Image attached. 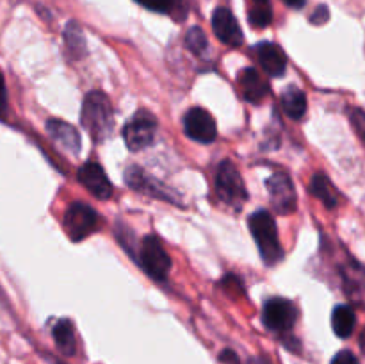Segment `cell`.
Here are the masks:
<instances>
[{"instance_id": "6da1fadb", "label": "cell", "mask_w": 365, "mask_h": 364, "mask_svg": "<svg viewBox=\"0 0 365 364\" xmlns=\"http://www.w3.org/2000/svg\"><path fill=\"white\" fill-rule=\"evenodd\" d=\"M81 123L95 143L106 141L113 132L114 114L109 98L100 91L88 93L82 102Z\"/></svg>"}, {"instance_id": "7a4b0ae2", "label": "cell", "mask_w": 365, "mask_h": 364, "mask_svg": "<svg viewBox=\"0 0 365 364\" xmlns=\"http://www.w3.org/2000/svg\"><path fill=\"white\" fill-rule=\"evenodd\" d=\"M248 223L264 263L269 264V266L280 263L284 259V248H282L280 239H278L277 223H274L273 216L267 211L260 209L250 216Z\"/></svg>"}, {"instance_id": "3957f363", "label": "cell", "mask_w": 365, "mask_h": 364, "mask_svg": "<svg viewBox=\"0 0 365 364\" xmlns=\"http://www.w3.org/2000/svg\"><path fill=\"white\" fill-rule=\"evenodd\" d=\"M216 193L227 206L242 207L248 198L245 181L232 161H223L216 171Z\"/></svg>"}, {"instance_id": "277c9868", "label": "cell", "mask_w": 365, "mask_h": 364, "mask_svg": "<svg viewBox=\"0 0 365 364\" xmlns=\"http://www.w3.org/2000/svg\"><path fill=\"white\" fill-rule=\"evenodd\" d=\"M100 218L91 206L84 202H73L68 206L64 213L63 225L66 234L70 236L71 241H82L93 232L98 231Z\"/></svg>"}, {"instance_id": "5b68a950", "label": "cell", "mask_w": 365, "mask_h": 364, "mask_svg": "<svg viewBox=\"0 0 365 364\" xmlns=\"http://www.w3.org/2000/svg\"><path fill=\"white\" fill-rule=\"evenodd\" d=\"M139 264L155 280H166L171 270V259L157 236H146L139 246Z\"/></svg>"}, {"instance_id": "8992f818", "label": "cell", "mask_w": 365, "mask_h": 364, "mask_svg": "<svg viewBox=\"0 0 365 364\" xmlns=\"http://www.w3.org/2000/svg\"><path fill=\"white\" fill-rule=\"evenodd\" d=\"M157 132V120L148 111H138L123 127V139L128 150L138 152L153 143Z\"/></svg>"}, {"instance_id": "52a82bcc", "label": "cell", "mask_w": 365, "mask_h": 364, "mask_svg": "<svg viewBox=\"0 0 365 364\" xmlns=\"http://www.w3.org/2000/svg\"><path fill=\"white\" fill-rule=\"evenodd\" d=\"M296 318H298V310L294 303L285 298H271L264 305V325L273 332L291 330L296 323Z\"/></svg>"}, {"instance_id": "ba28073f", "label": "cell", "mask_w": 365, "mask_h": 364, "mask_svg": "<svg viewBox=\"0 0 365 364\" xmlns=\"http://www.w3.org/2000/svg\"><path fill=\"white\" fill-rule=\"evenodd\" d=\"M266 188L269 191L273 209L280 214H291L296 211L298 198H296L294 186L287 173H273L266 182Z\"/></svg>"}, {"instance_id": "9c48e42d", "label": "cell", "mask_w": 365, "mask_h": 364, "mask_svg": "<svg viewBox=\"0 0 365 364\" xmlns=\"http://www.w3.org/2000/svg\"><path fill=\"white\" fill-rule=\"evenodd\" d=\"M184 131L198 143H212L217 136L216 121L202 107H192L184 116Z\"/></svg>"}, {"instance_id": "30bf717a", "label": "cell", "mask_w": 365, "mask_h": 364, "mask_svg": "<svg viewBox=\"0 0 365 364\" xmlns=\"http://www.w3.org/2000/svg\"><path fill=\"white\" fill-rule=\"evenodd\" d=\"M77 178L96 198L107 200L113 196V184L109 182L106 171L102 170V166L98 163L88 161V163L82 164L77 171Z\"/></svg>"}, {"instance_id": "8fae6325", "label": "cell", "mask_w": 365, "mask_h": 364, "mask_svg": "<svg viewBox=\"0 0 365 364\" xmlns=\"http://www.w3.org/2000/svg\"><path fill=\"white\" fill-rule=\"evenodd\" d=\"M125 181H127V184L130 186L132 189H135V191L145 193V195L153 196V198L168 200V202H173V203H178V206H180V202L175 198L177 195H173V193H171V189L164 188L159 181H155V178L150 177L148 173H145L141 168H138V166L128 168V170L125 171Z\"/></svg>"}, {"instance_id": "7c38bea8", "label": "cell", "mask_w": 365, "mask_h": 364, "mask_svg": "<svg viewBox=\"0 0 365 364\" xmlns=\"http://www.w3.org/2000/svg\"><path fill=\"white\" fill-rule=\"evenodd\" d=\"M210 24H212L214 34L220 39L221 43L228 46H241L242 45V31L239 27L237 18L232 14L230 9L227 7H217L212 13L210 18Z\"/></svg>"}, {"instance_id": "4fadbf2b", "label": "cell", "mask_w": 365, "mask_h": 364, "mask_svg": "<svg viewBox=\"0 0 365 364\" xmlns=\"http://www.w3.org/2000/svg\"><path fill=\"white\" fill-rule=\"evenodd\" d=\"M257 61L271 77H282L287 70V56L277 43H259L253 49Z\"/></svg>"}, {"instance_id": "5bb4252c", "label": "cell", "mask_w": 365, "mask_h": 364, "mask_svg": "<svg viewBox=\"0 0 365 364\" xmlns=\"http://www.w3.org/2000/svg\"><path fill=\"white\" fill-rule=\"evenodd\" d=\"M46 132H48L50 138H52L61 148L66 150L68 153L77 156V153L81 152V134H78V131L73 125L66 123V121L63 120H48L46 121Z\"/></svg>"}, {"instance_id": "9a60e30c", "label": "cell", "mask_w": 365, "mask_h": 364, "mask_svg": "<svg viewBox=\"0 0 365 364\" xmlns=\"http://www.w3.org/2000/svg\"><path fill=\"white\" fill-rule=\"evenodd\" d=\"M237 86L241 89L242 96L252 103H260L269 93V86L267 82L260 77L259 71L255 68L248 66L245 70L239 71L237 75Z\"/></svg>"}, {"instance_id": "2e32d148", "label": "cell", "mask_w": 365, "mask_h": 364, "mask_svg": "<svg viewBox=\"0 0 365 364\" xmlns=\"http://www.w3.org/2000/svg\"><path fill=\"white\" fill-rule=\"evenodd\" d=\"M53 341H56L57 348L64 355H73L77 350V338H75V328L70 320H59L53 325Z\"/></svg>"}, {"instance_id": "e0dca14e", "label": "cell", "mask_w": 365, "mask_h": 364, "mask_svg": "<svg viewBox=\"0 0 365 364\" xmlns=\"http://www.w3.org/2000/svg\"><path fill=\"white\" fill-rule=\"evenodd\" d=\"M282 107H284L285 114H287L289 118H292V120H299L307 111L305 93H303L299 88H294V86L287 88L284 93H282Z\"/></svg>"}, {"instance_id": "ac0fdd59", "label": "cell", "mask_w": 365, "mask_h": 364, "mask_svg": "<svg viewBox=\"0 0 365 364\" xmlns=\"http://www.w3.org/2000/svg\"><path fill=\"white\" fill-rule=\"evenodd\" d=\"M356 325V316L349 305H337L331 314V327L339 338L346 339L353 334Z\"/></svg>"}, {"instance_id": "d6986e66", "label": "cell", "mask_w": 365, "mask_h": 364, "mask_svg": "<svg viewBox=\"0 0 365 364\" xmlns=\"http://www.w3.org/2000/svg\"><path fill=\"white\" fill-rule=\"evenodd\" d=\"M310 193H312L316 198H319L321 202H323L324 207H328V209H335L339 203L337 200V195H335L334 188H331L330 181H328L327 175L323 173H316L312 177V181H310V186H309Z\"/></svg>"}, {"instance_id": "ffe728a7", "label": "cell", "mask_w": 365, "mask_h": 364, "mask_svg": "<svg viewBox=\"0 0 365 364\" xmlns=\"http://www.w3.org/2000/svg\"><path fill=\"white\" fill-rule=\"evenodd\" d=\"M248 21L255 29H266L273 21L269 0H248Z\"/></svg>"}, {"instance_id": "44dd1931", "label": "cell", "mask_w": 365, "mask_h": 364, "mask_svg": "<svg viewBox=\"0 0 365 364\" xmlns=\"http://www.w3.org/2000/svg\"><path fill=\"white\" fill-rule=\"evenodd\" d=\"M346 289L353 300L365 303V270L360 266H353L346 271Z\"/></svg>"}, {"instance_id": "7402d4cb", "label": "cell", "mask_w": 365, "mask_h": 364, "mask_svg": "<svg viewBox=\"0 0 365 364\" xmlns=\"http://www.w3.org/2000/svg\"><path fill=\"white\" fill-rule=\"evenodd\" d=\"M64 41H66L68 50H70L73 56H82L84 54V34H82L81 27H78L75 21H70L64 29Z\"/></svg>"}, {"instance_id": "603a6c76", "label": "cell", "mask_w": 365, "mask_h": 364, "mask_svg": "<svg viewBox=\"0 0 365 364\" xmlns=\"http://www.w3.org/2000/svg\"><path fill=\"white\" fill-rule=\"evenodd\" d=\"M185 46L191 50L195 56H203L209 49V39H207V34L203 32V29L200 27H191L185 34Z\"/></svg>"}, {"instance_id": "cb8c5ba5", "label": "cell", "mask_w": 365, "mask_h": 364, "mask_svg": "<svg viewBox=\"0 0 365 364\" xmlns=\"http://www.w3.org/2000/svg\"><path fill=\"white\" fill-rule=\"evenodd\" d=\"M135 2L153 13L171 14L177 9H182V0H135Z\"/></svg>"}, {"instance_id": "d4e9b609", "label": "cell", "mask_w": 365, "mask_h": 364, "mask_svg": "<svg viewBox=\"0 0 365 364\" xmlns=\"http://www.w3.org/2000/svg\"><path fill=\"white\" fill-rule=\"evenodd\" d=\"M351 121H353V127L356 128V132H359L360 138H362L365 143V113L364 111L353 109L351 111Z\"/></svg>"}, {"instance_id": "484cf974", "label": "cell", "mask_w": 365, "mask_h": 364, "mask_svg": "<svg viewBox=\"0 0 365 364\" xmlns=\"http://www.w3.org/2000/svg\"><path fill=\"white\" fill-rule=\"evenodd\" d=\"M331 364H360L359 359L355 357V353L349 352V350H342L337 355L331 359Z\"/></svg>"}, {"instance_id": "4316f807", "label": "cell", "mask_w": 365, "mask_h": 364, "mask_svg": "<svg viewBox=\"0 0 365 364\" xmlns=\"http://www.w3.org/2000/svg\"><path fill=\"white\" fill-rule=\"evenodd\" d=\"M328 16H330V13H328V7L319 6L316 11H314L312 16H310V21H312L314 25H323L324 21L328 20Z\"/></svg>"}, {"instance_id": "83f0119b", "label": "cell", "mask_w": 365, "mask_h": 364, "mask_svg": "<svg viewBox=\"0 0 365 364\" xmlns=\"http://www.w3.org/2000/svg\"><path fill=\"white\" fill-rule=\"evenodd\" d=\"M220 360L223 364H241V360H239L237 353H235L234 350H223V352L220 353Z\"/></svg>"}, {"instance_id": "f1b7e54d", "label": "cell", "mask_w": 365, "mask_h": 364, "mask_svg": "<svg viewBox=\"0 0 365 364\" xmlns=\"http://www.w3.org/2000/svg\"><path fill=\"white\" fill-rule=\"evenodd\" d=\"M7 107V91H6V82H4V75L0 74V113H4Z\"/></svg>"}, {"instance_id": "f546056e", "label": "cell", "mask_w": 365, "mask_h": 364, "mask_svg": "<svg viewBox=\"0 0 365 364\" xmlns=\"http://www.w3.org/2000/svg\"><path fill=\"white\" fill-rule=\"evenodd\" d=\"M289 7H294V9H299V7L305 6V0H284Z\"/></svg>"}, {"instance_id": "4dcf8cb0", "label": "cell", "mask_w": 365, "mask_h": 364, "mask_svg": "<svg viewBox=\"0 0 365 364\" xmlns=\"http://www.w3.org/2000/svg\"><path fill=\"white\" fill-rule=\"evenodd\" d=\"M248 364H269V363H267L266 359H262V357H255V359L250 360Z\"/></svg>"}, {"instance_id": "1f68e13d", "label": "cell", "mask_w": 365, "mask_h": 364, "mask_svg": "<svg viewBox=\"0 0 365 364\" xmlns=\"http://www.w3.org/2000/svg\"><path fill=\"white\" fill-rule=\"evenodd\" d=\"M360 350L365 353V328L362 330V334H360Z\"/></svg>"}]
</instances>
